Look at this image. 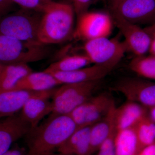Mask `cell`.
Returning <instances> with one entry per match:
<instances>
[{"mask_svg":"<svg viewBox=\"0 0 155 155\" xmlns=\"http://www.w3.org/2000/svg\"><path fill=\"white\" fill-rule=\"evenodd\" d=\"M77 129L69 114H51L25 136L28 153L54 152Z\"/></svg>","mask_w":155,"mask_h":155,"instance_id":"cell-1","label":"cell"},{"mask_svg":"<svg viewBox=\"0 0 155 155\" xmlns=\"http://www.w3.org/2000/svg\"><path fill=\"white\" fill-rule=\"evenodd\" d=\"M40 13L38 38L41 44L61 43L72 37L75 14L72 5L50 1L44 3Z\"/></svg>","mask_w":155,"mask_h":155,"instance_id":"cell-2","label":"cell"},{"mask_svg":"<svg viewBox=\"0 0 155 155\" xmlns=\"http://www.w3.org/2000/svg\"><path fill=\"white\" fill-rule=\"evenodd\" d=\"M48 55L45 45L22 41L0 33V63L4 65L37 62Z\"/></svg>","mask_w":155,"mask_h":155,"instance_id":"cell-3","label":"cell"},{"mask_svg":"<svg viewBox=\"0 0 155 155\" xmlns=\"http://www.w3.org/2000/svg\"><path fill=\"white\" fill-rule=\"evenodd\" d=\"M100 80L63 84L55 90L52 97L51 114H69L86 101L97 88Z\"/></svg>","mask_w":155,"mask_h":155,"instance_id":"cell-4","label":"cell"},{"mask_svg":"<svg viewBox=\"0 0 155 155\" xmlns=\"http://www.w3.org/2000/svg\"><path fill=\"white\" fill-rule=\"evenodd\" d=\"M24 10L0 19V33L22 41L42 45L38 38L41 16L31 12L33 11Z\"/></svg>","mask_w":155,"mask_h":155,"instance_id":"cell-5","label":"cell"},{"mask_svg":"<svg viewBox=\"0 0 155 155\" xmlns=\"http://www.w3.org/2000/svg\"><path fill=\"white\" fill-rule=\"evenodd\" d=\"M84 54L91 64L114 69L128 51L125 41L118 37L101 38L85 42Z\"/></svg>","mask_w":155,"mask_h":155,"instance_id":"cell-6","label":"cell"},{"mask_svg":"<svg viewBox=\"0 0 155 155\" xmlns=\"http://www.w3.org/2000/svg\"><path fill=\"white\" fill-rule=\"evenodd\" d=\"M113 25V19L109 14L87 11L78 17L72 38L85 42L108 37L112 32Z\"/></svg>","mask_w":155,"mask_h":155,"instance_id":"cell-7","label":"cell"},{"mask_svg":"<svg viewBox=\"0 0 155 155\" xmlns=\"http://www.w3.org/2000/svg\"><path fill=\"white\" fill-rule=\"evenodd\" d=\"M114 100L107 93L92 96L69 114L77 128L91 126L107 114Z\"/></svg>","mask_w":155,"mask_h":155,"instance_id":"cell-8","label":"cell"},{"mask_svg":"<svg viewBox=\"0 0 155 155\" xmlns=\"http://www.w3.org/2000/svg\"><path fill=\"white\" fill-rule=\"evenodd\" d=\"M112 90L123 94L127 101L150 108L155 106V83L135 78H122Z\"/></svg>","mask_w":155,"mask_h":155,"instance_id":"cell-9","label":"cell"},{"mask_svg":"<svg viewBox=\"0 0 155 155\" xmlns=\"http://www.w3.org/2000/svg\"><path fill=\"white\" fill-rule=\"evenodd\" d=\"M112 10L134 24L155 25V0H122Z\"/></svg>","mask_w":155,"mask_h":155,"instance_id":"cell-10","label":"cell"},{"mask_svg":"<svg viewBox=\"0 0 155 155\" xmlns=\"http://www.w3.org/2000/svg\"><path fill=\"white\" fill-rule=\"evenodd\" d=\"M114 22L124 36L127 50L135 56L145 55L150 49V35L139 25L128 22L117 14H113Z\"/></svg>","mask_w":155,"mask_h":155,"instance_id":"cell-11","label":"cell"},{"mask_svg":"<svg viewBox=\"0 0 155 155\" xmlns=\"http://www.w3.org/2000/svg\"><path fill=\"white\" fill-rule=\"evenodd\" d=\"M55 90L38 91L25 103L20 113L31 128L37 126L45 116L52 113V103L50 99Z\"/></svg>","mask_w":155,"mask_h":155,"instance_id":"cell-12","label":"cell"},{"mask_svg":"<svg viewBox=\"0 0 155 155\" xmlns=\"http://www.w3.org/2000/svg\"><path fill=\"white\" fill-rule=\"evenodd\" d=\"M19 113L0 119V155L8 150L15 142L25 136L31 129Z\"/></svg>","mask_w":155,"mask_h":155,"instance_id":"cell-13","label":"cell"},{"mask_svg":"<svg viewBox=\"0 0 155 155\" xmlns=\"http://www.w3.org/2000/svg\"><path fill=\"white\" fill-rule=\"evenodd\" d=\"M113 69L104 66L93 65L69 72H50L61 85L101 80Z\"/></svg>","mask_w":155,"mask_h":155,"instance_id":"cell-14","label":"cell"},{"mask_svg":"<svg viewBox=\"0 0 155 155\" xmlns=\"http://www.w3.org/2000/svg\"><path fill=\"white\" fill-rule=\"evenodd\" d=\"M38 92L17 90L0 93V119L19 113L28 99Z\"/></svg>","mask_w":155,"mask_h":155,"instance_id":"cell-15","label":"cell"},{"mask_svg":"<svg viewBox=\"0 0 155 155\" xmlns=\"http://www.w3.org/2000/svg\"><path fill=\"white\" fill-rule=\"evenodd\" d=\"M146 110L138 103L127 101L116 108L115 122L117 131L134 127L146 116Z\"/></svg>","mask_w":155,"mask_h":155,"instance_id":"cell-16","label":"cell"},{"mask_svg":"<svg viewBox=\"0 0 155 155\" xmlns=\"http://www.w3.org/2000/svg\"><path fill=\"white\" fill-rule=\"evenodd\" d=\"M91 126L77 128L57 150L58 152L69 155H91Z\"/></svg>","mask_w":155,"mask_h":155,"instance_id":"cell-17","label":"cell"},{"mask_svg":"<svg viewBox=\"0 0 155 155\" xmlns=\"http://www.w3.org/2000/svg\"><path fill=\"white\" fill-rule=\"evenodd\" d=\"M61 85L51 73L44 71L29 73L18 81L14 90H25L41 91L53 89Z\"/></svg>","mask_w":155,"mask_h":155,"instance_id":"cell-18","label":"cell"},{"mask_svg":"<svg viewBox=\"0 0 155 155\" xmlns=\"http://www.w3.org/2000/svg\"><path fill=\"white\" fill-rule=\"evenodd\" d=\"M116 107L113 103L107 114L101 120L91 126L90 131L91 153L98 151L101 145L108 137L115 124Z\"/></svg>","mask_w":155,"mask_h":155,"instance_id":"cell-19","label":"cell"},{"mask_svg":"<svg viewBox=\"0 0 155 155\" xmlns=\"http://www.w3.org/2000/svg\"><path fill=\"white\" fill-rule=\"evenodd\" d=\"M32 72L28 64L4 65L0 74V93L14 90L18 81Z\"/></svg>","mask_w":155,"mask_h":155,"instance_id":"cell-20","label":"cell"},{"mask_svg":"<svg viewBox=\"0 0 155 155\" xmlns=\"http://www.w3.org/2000/svg\"><path fill=\"white\" fill-rule=\"evenodd\" d=\"M115 155H137L138 141L134 127L117 131L115 140Z\"/></svg>","mask_w":155,"mask_h":155,"instance_id":"cell-21","label":"cell"},{"mask_svg":"<svg viewBox=\"0 0 155 155\" xmlns=\"http://www.w3.org/2000/svg\"><path fill=\"white\" fill-rule=\"evenodd\" d=\"M89 59L85 54L65 56L52 63L44 70L45 72H69L87 67L91 65Z\"/></svg>","mask_w":155,"mask_h":155,"instance_id":"cell-22","label":"cell"},{"mask_svg":"<svg viewBox=\"0 0 155 155\" xmlns=\"http://www.w3.org/2000/svg\"><path fill=\"white\" fill-rule=\"evenodd\" d=\"M139 152L145 147L155 142V122L147 116L142 118L134 126Z\"/></svg>","mask_w":155,"mask_h":155,"instance_id":"cell-23","label":"cell"},{"mask_svg":"<svg viewBox=\"0 0 155 155\" xmlns=\"http://www.w3.org/2000/svg\"><path fill=\"white\" fill-rule=\"evenodd\" d=\"M129 68L139 76L155 80V57L135 56L130 61Z\"/></svg>","mask_w":155,"mask_h":155,"instance_id":"cell-24","label":"cell"},{"mask_svg":"<svg viewBox=\"0 0 155 155\" xmlns=\"http://www.w3.org/2000/svg\"><path fill=\"white\" fill-rule=\"evenodd\" d=\"M117 131L115 124L108 137L98 150L97 155H115V140Z\"/></svg>","mask_w":155,"mask_h":155,"instance_id":"cell-25","label":"cell"},{"mask_svg":"<svg viewBox=\"0 0 155 155\" xmlns=\"http://www.w3.org/2000/svg\"><path fill=\"white\" fill-rule=\"evenodd\" d=\"M25 10L40 12L43 5L41 0H11Z\"/></svg>","mask_w":155,"mask_h":155,"instance_id":"cell-26","label":"cell"},{"mask_svg":"<svg viewBox=\"0 0 155 155\" xmlns=\"http://www.w3.org/2000/svg\"><path fill=\"white\" fill-rule=\"evenodd\" d=\"M72 6L77 17L87 11L92 0H72Z\"/></svg>","mask_w":155,"mask_h":155,"instance_id":"cell-27","label":"cell"},{"mask_svg":"<svg viewBox=\"0 0 155 155\" xmlns=\"http://www.w3.org/2000/svg\"><path fill=\"white\" fill-rule=\"evenodd\" d=\"M27 153L25 148L16 144L2 155H26Z\"/></svg>","mask_w":155,"mask_h":155,"instance_id":"cell-28","label":"cell"},{"mask_svg":"<svg viewBox=\"0 0 155 155\" xmlns=\"http://www.w3.org/2000/svg\"><path fill=\"white\" fill-rule=\"evenodd\" d=\"M14 4L11 0H0V17L5 16L9 12Z\"/></svg>","mask_w":155,"mask_h":155,"instance_id":"cell-29","label":"cell"},{"mask_svg":"<svg viewBox=\"0 0 155 155\" xmlns=\"http://www.w3.org/2000/svg\"><path fill=\"white\" fill-rule=\"evenodd\" d=\"M137 155H155V142L143 148Z\"/></svg>","mask_w":155,"mask_h":155,"instance_id":"cell-30","label":"cell"},{"mask_svg":"<svg viewBox=\"0 0 155 155\" xmlns=\"http://www.w3.org/2000/svg\"><path fill=\"white\" fill-rule=\"evenodd\" d=\"M151 43L149 51L151 55L155 57V31L154 32L152 37H150Z\"/></svg>","mask_w":155,"mask_h":155,"instance_id":"cell-31","label":"cell"},{"mask_svg":"<svg viewBox=\"0 0 155 155\" xmlns=\"http://www.w3.org/2000/svg\"><path fill=\"white\" fill-rule=\"evenodd\" d=\"M150 108V118L155 122V106Z\"/></svg>","mask_w":155,"mask_h":155,"instance_id":"cell-32","label":"cell"},{"mask_svg":"<svg viewBox=\"0 0 155 155\" xmlns=\"http://www.w3.org/2000/svg\"><path fill=\"white\" fill-rule=\"evenodd\" d=\"M26 155H69L64 154L61 153H55L54 152H51L49 153H46L41 154H29L27 153Z\"/></svg>","mask_w":155,"mask_h":155,"instance_id":"cell-33","label":"cell"},{"mask_svg":"<svg viewBox=\"0 0 155 155\" xmlns=\"http://www.w3.org/2000/svg\"><path fill=\"white\" fill-rule=\"evenodd\" d=\"M122 1V0H111V5L112 9L115 8L118 4H119Z\"/></svg>","mask_w":155,"mask_h":155,"instance_id":"cell-34","label":"cell"},{"mask_svg":"<svg viewBox=\"0 0 155 155\" xmlns=\"http://www.w3.org/2000/svg\"><path fill=\"white\" fill-rule=\"evenodd\" d=\"M4 66V64H1V63H0V74H1V72H2V70Z\"/></svg>","mask_w":155,"mask_h":155,"instance_id":"cell-35","label":"cell"},{"mask_svg":"<svg viewBox=\"0 0 155 155\" xmlns=\"http://www.w3.org/2000/svg\"><path fill=\"white\" fill-rule=\"evenodd\" d=\"M41 1H42L43 2L45 3L50 2V1H51V0H41Z\"/></svg>","mask_w":155,"mask_h":155,"instance_id":"cell-36","label":"cell"}]
</instances>
